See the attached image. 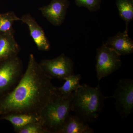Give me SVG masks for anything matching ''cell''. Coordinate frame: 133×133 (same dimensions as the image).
<instances>
[{"label":"cell","instance_id":"6","mask_svg":"<svg viewBox=\"0 0 133 133\" xmlns=\"http://www.w3.org/2000/svg\"><path fill=\"white\" fill-rule=\"evenodd\" d=\"M116 111L122 118H126L133 111V80L122 78L116 85L113 95Z\"/></svg>","mask_w":133,"mask_h":133},{"label":"cell","instance_id":"14","mask_svg":"<svg viewBox=\"0 0 133 133\" xmlns=\"http://www.w3.org/2000/svg\"><path fill=\"white\" fill-rule=\"evenodd\" d=\"M81 79V75L79 74H72L66 77L64 79L65 82L63 85L58 88L56 87L57 92L64 97L70 96L80 85Z\"/></svg>","mask_w":133,"mask_h":133},{"label":"cell","instance_id":"5","mask_svg":"<svg viewBox=\"0 0 133 133\" xmlns=\"http://www.w3.org/2000/svg\"><path fill=\"white\" fill-rule=\"evenodd\" d=\"M95 65L96 76L98 81L120 69L121 56L103 42L97 49Z\"/></svg>","mask_w":133,"mask_h":133},{"label":"cell","instance_id":"13","mask_svg":"<svg viewBox=\"0 0 133 133\" xmlns=\"http://www.w3.org/2000/svg\"><path fill=\"white\" fill-rule=\"evenodd\" d=\"M94 130L87 122L76 115H69L58 133H93Z\"/></svg>","mask_w":133,"mask_h":133},{"label":"cell","instance_id":"17","mask_svg":"<svg viewBox=\"0 0 133 133\" xmlns=\"http://www.w3.org/2000/svg\"><path fill=\"white\" fill-rule=\"evenodd\" d=\"M17 133H48V131L40 122H34L18 129Z\"/></svg>","mask_w":133,"mask_h":133},{"label":"cell","instance_id":"10","mask_svg":"<svg viewBox=\"0 0 133 133\" xmlns=\"http://www.w3.org/2000/svg\"><path fill=\"white\" fill-rule=\"evenodd\" d=\"M104 43L121 56L133 52V41L129 36L128 31L119 32L115 36L109 37Z\"/></svg>","mask_w":133,"mask_h":133},{"label":"cell","instance_id":"4","mask_svg":"<svg viewBox=\"0 0 133 133\" xmlns=\"http://www.w3.org/2000/svg\"><path fill=\"white\" fill-rule=\"evenodd\" d=\"M23 74L22 62L18 56L0 63V97L12 90Z\"/></svg>","mask_w":133,"mask_h":133},{"label":"cell","instance_id":"3","mask_svg":"<svg viewBox=\"0 0 133 133\" xmlns=\"http://www.w3.org/2000/svg\"><path fill=\"white\" fill-rule=\"evenodd\" d=\"M72 95L64 97L56 92L40 112L41 122L48 133H58L71 111Z\"/></svg>","mask_w":133,"mask_h":133},{"label":"cell","instance_id":"9","mask_svg":"<svg viewBox=\"0 0 133 133\" xmlns=\"http://www.w3.org/2000/svg\"><path fill=\"white\" fill-rule=\"evenodd\" d=\"M20 21L27 24L30 35L37 49L41 51H48L50 49L49 41L42 28L30 14H26L20 18Z\"/></svg>","mask_w":133,"mask_h":133},{"label":"cell","instance_id":"12","mask_svg":"<svg viewBox=\"0 0 133 133\" xmlns=\"http://www.w3.org/2000/svg\"><path fill=\"white\" fill-rule=\"evenodd\" d=\"M0 119L7 121L14 127L15 132L28 124L34 122H41L39 114L27 113H10L0 116Z\"/></svg>","mask_w":133,"mask_h":133},{"label":"cell","instance_id":"2","mask_svg":"<svg viewBox=\"0 0 133 133\" xmlns=\"http://www.w3.org/2000/svg\"><path fill=\"white\" fill-rule=\"evenodd\" d=\"M109 98L103 95L99 84L95 87L80 84L72 94L71 111L85 122H93L102 112L105 100Z\"/></svg>","mask_w":133,"mask_h":133},{"label":"cell","instance_id":"15","mask_svg":"<svg viewBox=\"0 0 133 133\" xmlns=\"http://www.w3.org/2000/svg\"><path fill=\"white\" fill-rule=\"evenodd\" d=\"M120 17L125 23V30L128 31L129 23L133 19V0H116Z\"/></svg>","mask_w":133,"mask_h":133},{"label":"cell","instance_id":"1","mask_svg":"<svg viewBox=\"0 0 133 133\" xmlns=\"http://www.w3.org/2000/svg\"><path fill=\"white\" fill-rule=\"evenodd\" d=\"M51 80L30 54L26 71L17 84L0 97V116L14 112L39 115L56 92Z\"/></svg>","mask_w":133,"mask_h":133},{"label":"cell","instance_id":"16","mask_svg":"<svg viewBox=\"0 0 133 133\" xmlns=\"http://www.w3.org/2000/svg\"><path fill=\"white\" fill-rule=\"evenodd\" d=\"M18 21H20V18L14 12L0 14V33L14 32L13 25L15 22Z\"/></svg>","mask_w":133,"mask_h":133},{"label":"cell","instance_id":"18","mask_svg":"<svg viewBox=\"0 0 133 133\" xmlns=\"http://www.w3.org/2000/svg\"><path fill=\"white\" fill-rule=\"evenodd\" d=\"M78 7H84L90 12H95L100 9L102 0H74Z\"/></svg>","mask_w":133,"mask_h":133},{"label":"cell","instance_id":"8","mask_svg":"<svg viewBox=\"0 0 133 133\" xmlns=\"http://www.w3.org/2000/svg\"><path fill=\"white\" fill-rule=\"evenodd\" d=\"M70 5L69 0H51L49 5L41 7L39 10L51 24L59 26L64 21Z\"/></svg>","mask_w":133,"mask_h":133},{"label":"cell","instance_id":"7","mask_svg":"<svg viewBox=\"0 0 133 133\" xmlns=\"http://www.w3.org/2000/svg\"><path fill=\"white\" fill-rule=\"evenodd\" d=\"M39 63L44 73L51 79L64 80L74 74V62L64 53L53 59H43Z\"/></svg>","mask_w":133,"mask_h":133},{"label":"cell","instance_id":"11","mask_svg":"<svg viewBox=\"0 0 133 133\" xmlns=\"http://www.w3.org/2000/svg\"><path fill=\"white\" fill-rule=\"evenodd\" d=\"M20 49L14 32L0 33V63L17 56Z\"/></svg>","mask_w":133,"mask_h":133}]
</instances>
